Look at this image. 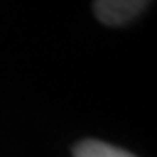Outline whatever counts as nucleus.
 I'll return each instance as SVG.
<instances>
[{
	"instance_id": "1",
	"label": "nucleus",
	"mask_w": 157,
	"mask_h": 157,
	"mask_svg": "<svg viewBox=\"0 0 157 157\" xmlns=\"http://www.w3.org/2000/svg\"><path fill=\"white\" fill-rule=\"evenodd\" d=\"M147 6H148L147 2H140V0H101L96 2L93 7L101 23L122 25L136 17Z\"/></svg>"
},
{
	"instance_id": "2",
	"label": "nucleus",
	"mask_w": 157,
	"mask_h": 157,
	"mask_svg": "<svg viewBox=\"0 0 157 157\" xmlns=\"http://www.w3.org/2000/svg\"><path fill=\"white\" fill-rule=\"evenodd\" d=\"M73 157H135V155L122 150V148L107 145L103 141L87 140L78 143L73 148Z\"/></svg>"
}]
</instances>
